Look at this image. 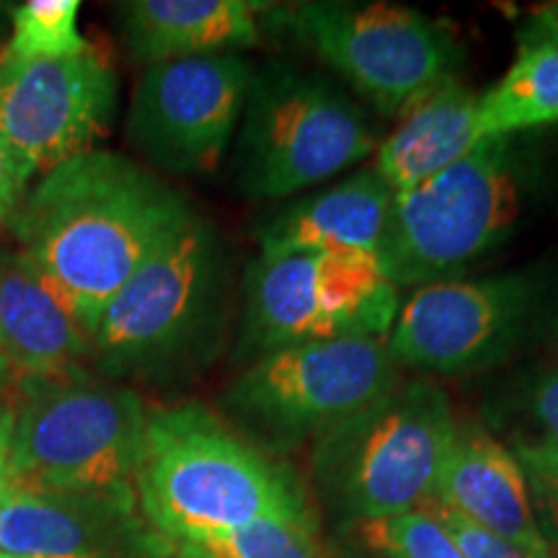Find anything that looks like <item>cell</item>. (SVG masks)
<instances>
[{"label": "cell", "mask_w": 558, "mask_h": 558, "mask_svg": "<svg viewBox=\"0 0 558 558\" xmlns=\"http://www.w3.org/2000/svg\"><path fill=\"white\" fill-rule=\"evenodd\" d=\"M192 215L135 160L94 148L47 171L11 228L21 254L94 337L109 300Z\"/></svg>", "instance_id": "6da1fadb"}, {"label": "cell", "mask_w": 558, "mask_h": 558, "mask_svg": "<svg viewBox=\"0 0 558 558\" xmlns=\"http://www.w3.org/2000/svg\"><path fill=\"white\" fill-rule=\"evenodd\" d=\"M135 486L145 518L177 543L308 520L292 481L194 403L148 416Z\"/></svg>", "instance_id": "7a4b0ae2"}, {"label": "cell", "mask_w": 558, "mask_h": 558, "mask_svg": "<svg viewBox=\"0 0 558 558\" xmlns=\"http://www.w3.org/2000/svg\"><path fill=\"white\" fill-rule=\"evenodd\" d=\"M21 396L3 486L130 505L148 422L143 401L86 373L21 386Z\"/></svg>", "instance_id": "3957f363"}, {"label": "cell", "mask_w": 558, "mask_h": 558, "mask_svg": "<svg viewBox=\"0 0 558 558\" xmlns=\"http://www.w3.org/2000/svg\"><path fill=\"white\" fill-rule=\"evenodd\" d=\"M522 202L514 137H488L450 169L393 194L375 259L396 288L460 279L512 235Z\"/></svg>", "instance_id": "277c9868"}, {"label": "cell", "mask_w": 558, "mask_h": 558, "mask_svg": "<svg viewBox=\"0 0 558 558\" xmlns=\"http://www.w3.org/2000/svg\"><path fill=\"white\" fill-rule=\"evenodd\" d=\"M365 111L308 70L269 62L251 78L241 114L239 184L251 199L292 197L378 150Z\"/></svg>", "instance_id": "5b68a950"}, {"label": "cell", "mask_w": 558, "mask_h": 558, "mask_svg": "<svg viewBox=\"0 0 558 558\" xmlns=\"http://www.w3.org/2000/svg\"><path fill=\"white\" fill-rule=\"evenodd\" d=\"M399 308V288L373 254L256 256L246 271L243 339L262 354L311 341L383 339Z\"/></svg>", "instance_id": "8992f818"}, {"label": "cell", "mask_w": 558, "mask_h": 558, "mask_svg": "<svg viewBox=\"0 0 558 558\" xmlns=\"http://www.w3.org/2000/svg\"><path fill=\"white\" fill-rule=\"evenodd\" d=\"M279 16L383 117L401 120L458 60L450 34L407 5L308 0Z\"/></svg>", "instance_id": "52a82bcc"}, {"label": "cell", "mask_w": 558, "mask_h": 558, "mask_svg": "<svg viewBox=\"0 0 558 558\" xmlns=\"http://www.w3.org/2000/svg\"><path fill=\"white\" fill-rule=\"evenodd\" d=\"M460 424L448 393L432 383L399 386L331 427L326 448L339 456V488L362 520L396 518L435 497Z\"/></svg>", "instance_id": "ba28073f"}, {"label": "cell", "mask_w": 558, "mask_h": 558, "mask_svg": "<svg viewBox=\"0 0 558 558\" xmlns=\"http://www.w3.org/2000/svg\"><path fill=\"white\" fill-rule=\"evenodd\" d=\"M218 288V239L192 215L109 300L90 354L114 375L169 362L205 329Z\"/></svg>", "instance_id": "9c48e42d"}, {"label": "cell", "mask_w": 558, "mask_h": 558, "mask_svg": "<svg viewBox=\"0 0 558 558\" xmlns=\"http://www.w3.org/2000/svg\"><path fill=\"white\" fill-rule=\"evenodd\" d=\"M386 339H337L262 354L230 386L228 403L275 432L337 427L399 388Z\"/></svg>", "instance_id": "30bf717a"}, {"label": "cell", "mask_w": 558, "mask_h": 558, "mask_svg": "<svg viewBox=\"0 0 558 558\" xmlns=\"http://www.w3.org/2000/svg\"><path fill=\"white\" fill-rule=\"evenodd\" d=\"M254 68L239 52L145 65L128 117V137L158 169L207 173L239 128Z\"/></svg>", "instance_id": "8fae6325"}, {"label": "cell", "mask_w": 558, "mask_h": 558, "mask_svg": "<svg viewBox=\"0 0 558 558\" xmlns=\"http://www.w3.org/2000/svg\"><path fill=\"white\" fill-rule=\"evenodd\" d=\"M117 107V78L99 52L0 58V143L32 173L94 150Z\"/></svg>", "instance_id": "7c38bea8"}, {"label": "cell", "mask_w": 558, "mask_h": 558, "mask_svg": "<svg viewBox=\"0 0 558 558\" xmlns=\"http://www.w3.org/2000/svg\"><path fill=\"white\" fill-rule=\"evenodd\" d=\"M525 275L450 279L411 292L386 347L396 367L463 375L497 365L518 344L533 308Z\"/></svg>", "instance_id": "4fadbf2b"}, {"label": "cell", "mask_w": 558, "mask_h": 558, "mask_svg": "<svg viewBox=\"0 0 558 558\" xmlns=\"http://www.w3.org/2000/svg\"><path fill=\"white\" fill-rule=\"evenodd\" d=\"M94 352L70 303L21 251H0V354L16 386L83 375Z\"/></svg>", "instance_id": "5bb4252c"}, {"label": "cell", "mask_w": 558, "mask_h": 558, "mask_svg": "<svg viewBox=\"0 0 558 558\" xmlns=\"http://www.w3.org/2000/svg\"><path fill=\"white\" fill-rule=\"evenodd\" d=\"M432 499L535 558H554L535 525L518 458L486 429L458 427Z\"/></svg>", "instance_id": "9a60e30c"}, {"label": "cell", "mask_w": 558, "mask_h": 558, "mask_svg": "<svg viewBox=\"0 0 558 558\" xmlns=\"http://www.w3.org/2000/svg\"><path fill=\"white\" fill-rule=\"evenodd\" d=\"M393 190L367 166L326 192L313 194L271 215L259 228V256L303 251L373 254L386 230Z\"/></svg>", "instance_id": "2e32d148"}, {"label": "cell", "mask_w": 558, "mask_h": 558, "mask_svg": "<svg viewBox=\"0 0 558 558\" xmlns=\"http://www.w3.org/2000/svg\"><path fill=\"white\" fill-rule=\"evenodd\" d=\"M271 3L254 0H132L120 5L132 58L153 62L239 52L259 45Z\"/></svg>", "instance_id": "e0dca14e"}, {"label": "cell", "mask_w": 558, "mask_h": 558, "mask_svg": "<svg viewBox=\"0 0 558 558\" xmlns=\"http://www.w3.org/2000/svg\"><path fill=\"white\" fill-rule=\"evenodd\" d=\"M484 140L478 94L450 75L401 117L396 132L380 140L373 169L399 194L456 166Z\"/></svg>", "instance_id": "ac0fdd59"}, {"label": "cell", "mask_w": 558, "mask_h": 558, "mask_svg": "<svg viewBox=\"0 0 558 558\" xmlns=\"http://www.w3.org/2000/svg\"><path fill=\"white\" fill-rule=\"evenodd\" d=\"M130 505L68 494L0 492V554L11 558H107V520Z\"/></svg>", "instance_id": "d6986e66"}, {"label": "cell", "mask_w": 558, "mask_h": 558, "mask_svg": "<svg viewBox=\"0 0 558 558\" xmlns=\"http://www.w3.org/2000/svg\"><path fill=\"white\" fill-rule=\"evenodd\" d=\"M481 135L514 137L558 122V47L520 45L507 73L478 94Z\"/></svg>", "instance_id": "ffe728a7"}, {"label": "cell", "mask_w": 558, "mask_h": 558, "mask_svg": "<svg viewBox=\"0 0 558 558\" xmlns=\"http://www.w3.org/2000/svg\"><path fill=\"white\" fill-rule=\"evenodd\" d=\"M179 558H329L308 520H262L230 533L179 543Z\"/></svg>", "instance_id": "44dd1931"}, {"label": "cell", "mask_w": 558, "mask_h": 558, "mask_svg": "<svg viewBox=\"0 0 558 558\" xmlns=\"http://www.w3.org/2000/svg\"><path fill=\"white\" fill-rule=\"evenodd\" d=\"M78 0H29L13 11L5 58H68L88 50L78 32Z\"/></svg>", "instance_id": "7402d4cb"}, {"label": "cell", "mask_w": 558, "mask_h": 558, "mask_svg": "<svg viewBox=\"0 0 558 558\" xmlns=\"http://www.w3.org/2000/svg\"><path fill=\"white\" fill-rule=\"evenodd\" d=\"M360 538L373 554L386 558H465L442 522L424 509L396 518L362 520Z\"/></svg>", "instance_id": "603a6c76"}, {"label": "cell", "mask_w": 558, "mask_h": 558, "mask_svg": "<svg viewBox=\"0 0 558 558\" xmlns=\"http://www.w3.org/2000/svg\"><path fill=\"white\" fill-rule=\"evenodd\" d=\"M525 476L535 525L550 550H558V448L546 439H518L512 445Z\"/></svg>", "instance_id": "cb8c5ba5"}, {"label": "cell", "mask_w": 558, "mask_h": 558, "mask_svg": "<svg viewBox=\"0 0 558 558\" xmlns=\"http://www.w3.org/2000/svg\"><path fill=\"white\" fill-rule=\"evenodd\" d=\"M422 509L424 512H429L437 522H442V527L452 535V541L458 543L460 554L465 558H535L533 554H527L525 548L514 546V543L488 533L486 527L465 520L463 514L452 512V509L442 507L435 499H429Z\"/></svg>", "instance_id": "d4e9b609"}, {"label": "cell", "mask_w": 558, "mask_h": 558, "mask_svg": "<svg viewBox=\"0 0 558 558\" xmlns=\"http://www.w3.org/2000/svg\"><path fill=\"white\" fill-rule=\"evenodd\" d=\"M32 177L34 173L0 143V228L11 226L13 215L29 192Z\"/></svg>", "instance_id": "484cf974"}, {"label": "cell", "mask_w": 558, "mask_h": 558, "mask_svg": "<svg viewBox=\"0 0 558 558\" xmlns=\"http://www.w3.org/2000/svg\"><path fill=\"white\" fill-rule=\"evenodd\" d=\"M527 407L543 432V439L558 448V367L535 383Z\"/></svg>", "instance_id": "4316f807"}, {"label": "cell", "mask_w": 558, "mask_h": 558, "mask_svg": "<svg viewBox=\"0 0 558 558\" xmlns=\"http://www.w3.org/2000/svg\"><path fill=\"white\" fill-rule=\"evenodd\" d=\"M520 45H554L558 47V0L543 3L530 11L520 29Z\"/></svg>", "instance_id": "83f0119b"}, {"label": "cell", "mask_w": 558, "mask_h": 558, "mask_svg": "<svg viewBox=\"0 0 558 558\" xmlns=\"http://www.w3.org/2000/svg\"><path fill=\"white\" fill-rule=\"evenodd\" d=\"M11 418L13 411L0 407V492H3V476H5V445H9V432H11Z\"/></svg>", "instance_id": "f1b7e54d"}, {"label": "cell", "mask_w": 558, "mask_h": 558, "mask_svg": "<svg viewBox=\"0 0 558 558\" xmlns=\"http://www.w3.org/2000/svg\"><path fill=\"white\" fill-rule=\"evenodd\" d=\"M11 373H9V367H5V362H3V354H0V396H3V390L11 386Z\"/></svg>", "instance_id": "f546056e"}, {"label": "cell", "mask_w": 558, "mask_h": 558, "mask_svg": "<svg viewBox=\"0 0 558 558\" xmlns=\"http://www.w3.org/2000/svg\"><path fill=\"white\" fill-rule=\"evenodd\" d=\"M0 558H11V556H3V554H0Z\"/></svg>", "instance_id": "4dcf8cb0"}]
</instances>
